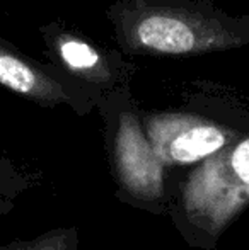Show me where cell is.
Wrapping results in <instances>:
<instances>
[{
	"label": "cell",
	"instance_id": "obj_1",
	"mask_svg": "<svg viewBox=\"0 0 249 250\" xmlns=\"http://www.w3.org/2000/svg\"><path fill=\"white\" fill-rule=\"evenodd\" d=\"M249 204V136L189 170L171 203L173 223L188 242L215 240Z\"/></svg>",
	"mask_w": 249,
	"mask_h": 250
},
{
	"label": "cell",
	"instance_id": "obj_2",
	"mask_svg": "<svg viewBox=\"0 0 249 250\" xmlns=\"http://www.w3.org/2000/svg\"><path fill=\"white\" fill-rule=\"evenodd\" d=\"M97 105L106 121V146L116 198L152 214L169 213L173 194L167 189L166 168L150 145L130 97L114 90Z\"/></svg>",
	"mask_w": 249,
	"mask_h": 250
},
{
	"label": "cell",
	"instance_id": "obj_3",
	"mask_svg": "<svg viewBox=\"0 0 249 250\" xmlns=\"http://www.w3.org/2000/svg\"><path fill=\"white\" fill-rule=\"evenodd\" d=\"M110 17L120 46L132 55H191L224 43L215 24L167 0H120Z\"/></svg>",
	"mask_w": 249,
	"mask_h": 250
},
{
	"label": "cell",
	"instance_id": "obj_4",
	"mask_svg": "<svg viewBox=\"0 0 249 250\" xmlns=\"http://www.w3.org/2000/svg\"><path fill=\"white\" fill-rule=\"evenodd\" d=\"M142 125L166 170L198 165L236 142L232 131L188 112H149Z\"/></svg>",
	"mask_w": 249,
	"mask_h": 250
},
{
	"label": "cell",
	"instance_id": "obj_5",
	"mask_svg": "<svg viewBox=\"0 0 249 250\" xmlns=\"http://www.w3.org/2000/svg\"><path fill=\"white\" fill-rule=\"evenodd\" d=\"M0 85L43 107L68 105L87 114L99 99L65 72L33 62L0 40Z\"/></svg>",
	"mask_w": 249,
	"mask_h": 250
},
{
	"label": "cell",
	"instance_id": "obj_6",
	"mask_svg": "<svg viewBox=\"0 0 249 250\" xmlns=\"http://www.w3.org/2000/svg\"><path fill=\"white\" fill-rule=\"evenodd\" d=\"M46 43L50 53L65 68V75L91 90L99 102L103 101V94L108 96L118 90V66L82 38L70 33H55L46 38Z\"/></svg>",
	"mask_w": 249,
	"mask_h": 250
},
{
	"label": "cell",
	"instance_id": "obj_7",
	"mask_svg": "<svg viewBox=\"0 0 249 250\" xmlns=\"http://www.w3.org/2000/svg\"><path fill=\"white\" fill-rule=\"evenodd\" d=\"M38 184L36 174H27L0 157V218L10 214L19 201Z\"/></svg>",
	"mask_w": 249,
	"mask_h": 250
},
{
	"label": "cell",
	"instance_id": "obj_8",
	"mask_svg": "<svg viewBox=\"0 0 249 250\" xmlns=\"http://www.w3.org/2000/svg\"><path fill=\"white\" fill-rule=\"evenodd\" d=\"M80 231L77 227H58L36 235L0 245V250H79Z\"/></svg>",
	"mask_w": 249,
	"mask_h": 250
}]
</instances>
